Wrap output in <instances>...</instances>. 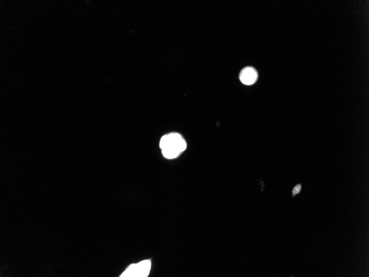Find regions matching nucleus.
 I'll return each mask as SVG.
<instances>
[{
  "label": "nucleus",
  "instance_id": "7ed1b4c3",
  "mask_svg": "<svg viewBox=\"0 0 369 277\" xmlns=\"http://www.w3.org/2000/svg\"><path fill=\"white\" fill-rule=\"evenodd\" d=\"M240 77L243 84L250 86L256 81L258 74L254 68L247 67L242 70Z\"/></svg>",
  "mask_w": 369,
  "mask_h": 277
},
{
  "label": "nucleus",
  "instance_id": "f257e3e1",
  "mask_svg": "<svg viewBox=\"0 0 369 277\" xmlns=\"http://www.w3.org/2000/svg\"><path fill=\"white\" fill-rule=\"evenodd\" d=\"M160 147L164 157L174 159L185 151L187 144L180 134L171 133L163 136L161 140Z\"/></svg>",
  "mask_w": 369,
  "mask_h": 277
},
{
  "label": "nucleus",
  "instance_id": "f03ea898",
  "mask_svg": "<svg viewBox=\"0 0 369 277\" xmlns=\"http://www.w3.org/2000/svg\"><path fill=\"white\" fill-rule=\"evenodd\" d=\"M151 269V262L149 260H144L138 263L137 264L130 265L121 275V277H147L150 273Z\"/></svg>",
  "mask_w": 369,
  "mask_h": 277
},
{
  "label": "nucleus",
  "instance_id": "20e7f679",
  "mask_svg": "<svg viewBox=\"0 0 369 277\" xmlns=\"http://www.w3.org/2000/svg\"><path fill=\"white\" fill-rule=\"evenodd\" d=\"M302 188L301 185H297L295 187H294V188L292 190V195L293 196H295L297 194L300 193Z\"/></svg>",
  "mask_w": 369,
  "mask_h": 277
}]
</instances>
